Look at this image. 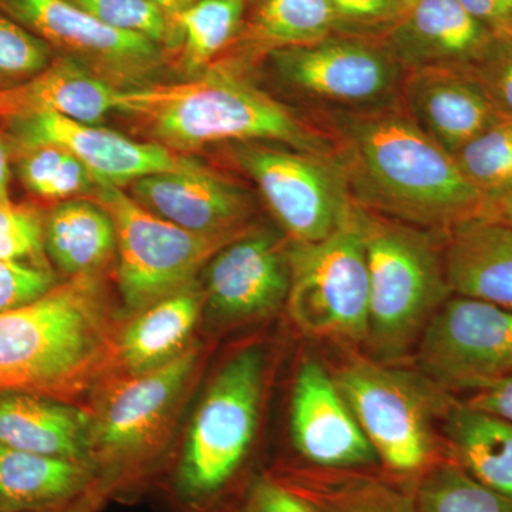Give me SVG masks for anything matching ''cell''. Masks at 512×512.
I'll return each instance as SVG.
<instances>
[{
	"mask_svg": "<svg viewBox=\"0 0 512 512\" xmlns=\"http://www.w3.org/2000/svg\"><path fill=\"white\" fill-rule=\"evenodd\" d=\"M342 134L338 156L357 207L446 235L484 217L488 198L407 114H360Z\"/></svg>",
	"mask_w": 512,
	"mask_h": 512,
	"instance_id": "obj_1",
	"label": "cell"
},
{
	"mask_svg": "<svg viewBox=\"0 0 512 512\" xmlns=\"http://www.w3.org/2000/svg\"><path fill=\"white\" fill-rule=\"evenodd\" d=\"M119 328L97 275L67 278L0 313V393L79 406L113 376Z\"/></svg>",
	"mask_w": 512,
	"mask_h": 512,
	"instance_id": "obj_2",
	"label": "cell"
},
{
	"mask_svg": "<svg viewBox=\"0 0 512 512\" xmlns=\"http://www.w3.org/2000/svg\"><path fill=\"white\" fill-rule=\"evenodd\" d=\"M114 111L153 143L183 154L220 143H272L338 156L339 146L264 90L225 67L178 83L119 90Z\"/></svg>",
	"mask_w": 512,
	"mask_h": 512,
	"instance_id": "obj_3",
	"label": "cell"
},
{
	"mask_svg": "<svg viewBox=\"0 0 512 512\" xmlns=\"http://www.w3.org/2000/svg\"><path fill=\"white\" fill-rule=\"evenodd\" d=\"M369 271L366 346L377 362L396 365L417 348L430 320L453 295L443 252L423 229L356 205Z\"/></svg>",
	"mask_w": 512,
	"mask_h": 512,
	"instance_id": "obj_4",
	"label": "cell"
},
{
	"mask_svg": "<svg viewBox=\"0 0 512 512\" xmlns=\"http://www.w3.org/2000/svg\"><path fill=\"white\" fill-rule=\"evenodd\" d=\"M386 473L417 481L450 460L441 423L456 396L421 372L352 356L333 373Z\"/></svg>",
	"mask_w": 512,
	"mask_h": 512,
	"instance_id": "obj_5",
	"label": "cell"
},
{
	"mask_svg": "<svg viewBox=\"0 0 512 512\" xmlns=\"http://www.w3.org/2000/svg\"><path fill=\"white\" fill-rule=\"evenodd\" d=\"M266 353L249 345L211 380L192 417L173 476V494L187 512H208L227 493L254 443Z\"/></svg>",
	"mask_w": 512,
	"mask_h": 512,
	"instance_id": "obj_6",
	"label": "cell"
},
{
	"mask_svg": "<svg viewBox=\"0 0 512 512\" xmlns=\"http://www.w3.org/2000/svg\"><path fill=\"white\" fill-rule=\"evenodd\" d=\"M201 350L190 346L167 365L140 375H113L94 393L92 457L107 494L147 476L163 450Z\"/></svg>",
	"mask_w": 512,
	"mask_h": 512,
	"instance_id": "obj_7",
	"label": "cell"
},
{
	"mask_svg": "<svg viewBox=\"0 0 512 512\" xmlns=\"http://www.w3.org/2000/svg\"><path fill=\"white\" fill-rule=\"evenodd\" d=\"M94 197L116 228L117 285L131 313L197 281L212 256L249 229L225 235L187 231L146 210L119 185L103 181Z\"/></svg>",
	"mask_w": 512,
	"mask_h": 512,
	"instance_id": "obj_8",
	"label": "cell"
},
{
	"mask_svg": "<svg viewBox=\"0 0 512 512\" xmlns=\"http://www.w3.org/2000/svg\"><path fill=\"white\" fill-rule=\"evenodd\" d=\"M289 315L301 332L342 346L366 345L369 271L355 217L319 242L288 241Z\"/></svg>",
	"mask_w": 512,
	"mask_h": 512,
	"instance_id": "obj_9",
	"label": "cell"
},
{
	"mask_svg": "<svg viewBox=\"0 0 512 512\" xmlns=\"http://www.w3.org/2000/svg\"><path fill=\"white\" fill-rule=\"evenodd\" d=\"M232 157L252 178L289 241L319 242L355 217L339 156L272 143H238Z\"/></svg>",
	"mask_w": 512,
	"mask_h": 512,
	"instance_id": "obj_10",
	"label": "cell"
},
{
	"mask_svg": "<svg viewBox=\"0 0 512 512\" xmlns=\"http://www.w3.org/2000/svg\"><path fill=\"white\" fill-rule=\"evenodd\" d=\"M420 372L454 393L512 376V311L451 295L417 343Z\"/></svg>",
	"mask_w": 512,
	"mask_h": 512,
	"instance_id": "obj_11",
	"label": "cell"
},
{
	"mask_svg": "<svg viewBox=\"0 0 512 512\" xmlns=\"http://www.w3.org/2000/svg\"><path fill=\"white\" fill-rule=\"evenodd\" d=\"M0 12L117 90L151 84L163 66L158 43L110 28L69 0H0Z\"/></svg>",
	"mask_w": 512,
	"mask_h": 512,
	"instance_id": "obj_12",
	"label": "cell"
},
{
	"mask_svg": "<svg viewBox=\"0 0 512 512\" xmlns=\"http://www.w3.org/2000/svg\"><path fill=\"white\" fill-rule=\"evenodd\" d=\"M269 55L282 82L326 106L384 110L403 86V66L394 53L365 40L329 36Z\"/></svg>",
	"mask_w": 512,
	"mask_h": 512,
	"instance_id": "obj_13",
	"label": "cell"
},
{
	"mask_svg": "<svg viewBox=\"0 0 512 512\" xmlns=\"http://www.w3.org/2000/svg\"><path fill=\"white\" fill-rule=\"evenodd\" d=\"M16 147L50 144L70 151L103 183L131 184L138 178L194 170L202 165L153 141H137L117 131L56 114H32L0 121Z\"/></svg>",
	"mask_w": 512,
	"mask_h": 512,
	"instance_id": "obj_14",
	"label": "cell"
},
{
	"mask_svg": "<svg viewBox=\"0 0 512 512\" xmlns=\"http://www.w3.org/2000/svg\"><path fill=\"white\" fill-rule=\"evenodd\" d=\"M289 239L248 229L205 266V309L225 322L268 318L286 305L291 286Z\"/></svg>",
	"mask_w": 512,
	"mask_h": 512,
	"instance_id": "obj_15",
	"label": "cell"
},
{
	"mask_svg": "<svg viewBox=\"0 0 512 512\" xmlns=\"http://www.w3.org/2000/svg\"><path fill=\"white\" fill-rule=\"evenodd\" d=\"M291 437L312 467L348 470L379 464L333 375L312 357L303 359L293 382Z\"/></svg>",
	"mask_w": 512,
	"mask_h": 512,
	"instance_id": "obj_16",
	"label": "cell"
},
{
	"mask_svg": "<svg viewBox=\"0 0 512 512\" xmlns=\"http://www.w3.org/2000/svg\"><path fill=\"white\" fill-rule=\"evenodd\" d=\"M128 194L157 217L204 235L248 229L252 202L247 191L204 164L194 170L138 178Z\"/></svg>",
	"mask_w": 512,
	"mask_h": 512,
	"instance_id": "obj_17",
	"label": "cell"
},
{
	"mask_svg": "<svg viewBox=\"0 0 512 512\" xmlns=\"http://www.w3.org/2000/svg\"><path fill=\"white\" fill-rule=\"evenodd\" d=\"M402 96L407 116L451 156L503 117L471 69L410 70Z\"/></svg>",
	"mask_w": 512,
	"mask_h": 512,
	"instance_id": "obj_18",
	"label": "cell"
},
{
	"mask_svg": "<svg viewBox=\"0 0 512 512\" xmlns=\"http://www.w3.org/2000/svg\"><path fill=\"white\" fill-rule=\"evenodd\" d=\"M457 0H419L394 25V56L407 69H473L494 40Z\"/></svg>",
	"mask_w": 512,
	"mask_h": 512,
	"instance_id": "obj_19",
	"label": "cell"
},
{
	"mask_svg": "<svg viewBox=\"0 0 512 512\" xmlns=\"http://www.w3.org/2000/svg\"><path fill=\"white\" fill-rule=\"evenodd\" d=\"M204 311V289L195 281L131 313L117 332L113 375H140L183 355Z\"/></svg>",
	"mask_w": 512,
	"mask_h": 512,
	"instance_id": "obj_20",
	"label": "cell"
},
{
	"mask_svg": "<svg viewBox=\"0 0 512 512\" xmlns=\"http://www.w3.org/2000/svg\"><path fill=\"white\" fill-rule=\"evenodd\" d=\"M0 446L83 461L96 468L90 410L49 397L0 393Z\"/></svg>",
	"mask_w": 512,
	"mask_h": 512,
	"instance_id": "obj_21",
	"label": "cell"
},
{
	"mask_svg": "<svg viewBox=\"0 0 512 512\" xmlns=\"http://www.w3.org/2000/svg\"><path fill=\"white\" fill-rule=\"evenodd\" d=\"M117 92L73 57L56 55L33 79L0 90V121L32 114H56L99 126L114 111Z\"/></svg>",
	"mask_w": 512,
	"mask_h": 512,
	"instance_id": "obj_22",
	"label": "cell"
},
{
	"mask_svg": "<svg viewBox=\"0 0 512 512\" xmlns=\"http://www.w3.org/2000/svg\"><path fill=\"white\" fill-rule=\"evenodd\" d=\"M443 262L453 295L512 311V229L484 218L458 225L446 235Z\"/></svg>",
	"mask_w": 512,
	"mask_h": 512,
	"instance_id": "obj_23",
	"label": "cell"
},
{
	"mask_svg": "<svg viewBox=\"0 0 512 512\" xmlns=\"http://www.w3.org/2000/svg\"><path fill=\"white\" fill-rule=\"evenodd\" d=\"M318 512H417L416 481L370 468L279 467L271 471Z\"/></svg>",
	"mask_w": 512,
	"mask_h": 512,
	"instance_id": "obj_24",
	"label": "cell"
},
{
	"mask_svg": "<svg viewBox=\"0 0 512 512\" xmlns=\"http://www.w3.org/2000/svg\"><path fill=\"white\" fill-rule=\"evenodd\" d=\"M99 485L92 464L0 446V512L56 510Z\"/></svg>",
	"mask_w": 512,
	"mask_h": 512,
	"instance_id": "obj_25",
	"label": "cell"
},
{
	"mask_svg": "<svg viewBox=\"0 0 512 512\" xmlns=\"http://www.w3.org/2000/svg\"><path fill=\"white\" fill-rule=\"evenodd\" d=\"M45 249L50 264L67 278L97 275L116 254V228L97 201L57 202L46 212Z\"/></svg>",
	"mask_w": 512,
	"mask_h": 512,
	"instance_id": "obj_26",
	"label": "cell"
},
{
	"mask_svg": "<svg viewBox=\"0 0 512 512\" xmlns=\"http://www.w3.org/2000/svg\"><path fill=\"white\" fill-rule=\"evenodd\" d=\"M441 433L458 466L512 497V421L456 399L444 416Z\"/></svg>",
	"mask_w": 512,
	"mask_h": 512,
	"instance_id": "obj_27",
	"label": "cell"
},
{
	"mask_svg": "<svg viewBox=\"0 0 512 512\" xmlns=\"http://www.w3.org/2000/svg\"><path fill=\"white\" fill-rule=\"evenodd\" d=\"M332 0H261L245 37L258 50L312 45L338 29Z\"/></svg>",
	"mask_w": 512,
	"mask_h": 512,
	"instance_id": "obj_28",
	"label": "cell"
},
{
	"mask_svg": "<svg viewBox=\"0 0 512 512\" xmlns=\"http://www.w3.org/2000/svg\"><path fill=\"white\" fill-rule=\"evenodd\" d=\"M245 9V0H194L175 16L173 25L187 72H202L234 40Z\"/></svg>",
	"mask_w": 512,
	"mask_h": 512,
	"instance_id": "obj_29",
	"label": "cell"
},
{
	"mask_svg": "<svg viewBox=\"0 0 512 512\" xmlns=\"http://www.w3.org/2000/svg\"><path fill=\"white\" fill-rule=\"evenodd\" d=\"M16 177L39 201L73 200L83 192H94L99 180L70 151L50 144L16 147Z\"/></svg>",
	"mask_w": 512,
	"mask_h": 512,
	"instance_id": "obj_30",
	"label": "cell"
},
{
	"mask_svg": "<svg viewBox=\"0 0 512 512\" xmlns=\"http://www.w3.org/2000/svg\"><path fill=\"white\" fill-rule=\"evenodd\" d=\"M414 501L417 512H512V497L480 483L453 458L416 481Z\"/></svg>",
	"mask_w": 512,
	"mask_h": 512,
	"instance_id": "obj_31",
	"label": "cell"
},
{
	"mask_svg": "<svg viewBox=\"0 0 512 512\" xmlns=\"http://www.w3.org/2000/svg\"><path fill=\"white\" fill-rule=\"evenodd\" d=\"M488 202L512 191V119L501 117L453 156Z\"/></svg>",
	"mask_w": 512,
	"mask_h": 512,
	"instance_id": "obj_32",
	"label": "cell"
},
{
	"mask_svg": "<svg viewBox=\"0 0 512 512\" xmlns=\"http://www.w3.org/2000/svg\"><path fill=\"white\" fill-rule=\"evenodd\" d=\"M45 217L32 202H0V261L52 268L45 249Z\"/></svg>",
	"mask_w": 512,
	"mask_h": 512,
	"instance_id": "obj_33",
	"label": "cell"
},
{
	"mask_svg": "<svg viewBox=\"0 0 512 512\" xmlns=\"http://www.w3.org/2000/svg\"><path fill=\"white\" fill-rule=\"evenodd\" d=\"M56 57L45 40L0 12V90L28 82Z\"/></svg>",
	"mask_w": 512,
	"mask_h": 512,
	"instance_id": "obj_34",
	"label": "cell"
},
{
	"mask_svg": "<svg viewBox=\"0 0 512 512\" xmlns=\"http://www.w3.org/2000/svg\"><path fill=\"white\" fill-rule=\"evenodd\" d=\"M110 28L148 37L158 45L178 42L173 22L151 0H69Z\"/></svg>",
	"mask_w": 512,
	"mask_h": 512,
	"instance_id": "obj_35",
	"label": "cell"
},
{
	"mask_svg": "<svg viewBox=\"0 0 512 512\" xmlns=\"http://www.w3.org/2000/svg\"><path fill=\"white\" fill-rule=\"evenodd\" d=\"M56 284L52 268L0 261V313L36 301Z\"/></svg>",
	"mask_w": 512,
	"mask_h": 512,
	"instance_id": "obj_36",
	"label": "cell"
},
{
	"mask_svg": "<svg viewBox=\"0 0 512 512\" xmlns=\"http://www.w3.org/2000/svg\"><path fill=\"white\" fill-rule=\"evenodd\" d=\"M471 70L495 109L512 119V39L495 36L483 59Z\"/></svg>",
	"mask_w": 512,
	"mask_h": 512,
	"instance_id": "obj_37",
	"label": "cell"
},
{
	"mask_svg": "<svg viewBox=\"0 0 512 512\" xmlns=\"http://www.w3.org/2000/svg\"><path fill=\"white\" fill-rule=\"evenodd\" d=\"M238 512H318L271 473L249 481Z\"/></svg>",
	"mask_w": 512,
	"mask_h": 512,
	"instance_id": "obj_38",
	"label": "cell"
},
{
	"mask_svg": "<svg viewBox=\"0 0 512 512\" xmlns=\"http://www.w3.org/2000/svg\"><path fill=\"white\" fill-rule=\"evenodd\" d=\"M343 28L377 29L396 25L403 16L399 0H332Z\"/></svg>",
	"mask_w": 512,
	"mask_h": 512,
	"instance_id": "obj_39",
	"label": "cell"
},
{
	"mask_svg": "<svg viewBox=\"0 0 512 512\" xmlns=\"http://www.w3.org/2000/svg\"><path fill=\"white\" fill-rule=\"evenodd\" d=\"M494 36L512 39V0H457Z\"/></svg>",
	"mask_w": 512,
	"mask_h": 512,
	"instance_id": "obj_40",
	"label": "cell"
},
{
	"mask_svg": "<svg viewBox=\"0 0 512 512\" xmlns=\"http://www.w3.org/2000/svg\"><path fill=\"white\" fill-rule=\"evenodd\" d=\"M461 402L512 421V376L466 393Z\"/></svg>",
	"mask_w": 512,
	"mask_h": 512,
	"instance_id": "obj_41",
	"label": "cell"
},
{
	"mask_svg": "<svg viewBox=\"0 0 512 512\" xmlns=\"http://www.w3.org/2000/svg\"><path fill=\"white\" fill-rule=\"evenodd\" d=\"M16 146L3 124L0 123V202H10V184H12L13 165H15Z\"/></svg>",
	"mask_w": 512,
	"mask_h": 512,
	"instance_id": "obj_42",
	"label": "cell"
},
{
	"mask_svg": "<svg viewBox=\"0 0 512 512\" xmlns=\"http://www.w3.org/2000/svg\"><path fill=\"white\" fill-rule=\"evenodd\" d=\"M109 497L107 491L101 485L90 491L89 494L84 495L80 500L66 505V507L56 508V510L42 511V512H97L104 500Z\"/></svg>",
	"mask_w": 512,
	"mask_h": 512,
	"instance_id": "obj_43",
	"label": "cell"
},
{
	"mask_svg": "<svg viewBox=\"0 0 512 512\" xmlns=\"http://www.w3.org/2000/svg\"><path fill=\"white\" fill-rule=\"evenodd\" d=\"M484 220L500 222L512 229V191L503 197L495 198L488 202L487 211L484 214Z\"/></svg>",
	"mask_w": 512,
	"mask_h": 512,
	"instance_id": "obj_44",
	"label": "cell"
},
{
	"mask_svg": "<svg viewBox=\"0 0 512 512\" xmlns=\"http://www.w3.org/2000/svg\"><path fill=\"white\" fill-rule=\"evenodd\" d=\"M151 2L173 22L175 16L188 8L194 0H151Z\"/></svg>",
	"mask_w": 512,
	"mask_h": 512,
	"instance_id": "obj_45",
	"label": "cell"
},
{
	"mask_svg": "<svg viewBox=\"0 0 512 512\" xmlns=\"http://www.w3.org/2000/svg\"><path fill=\"white\" fill-rule=\"evenodd\" d=\"M419 0H399L400 6H402L403 15L407 12L412 6L416 5Z\"/></svg>",
	"mask_w": 512,
	"mask_h": 512,
	"instance_id": "obj_46",
	"label": "cell"
}]
</instances>
